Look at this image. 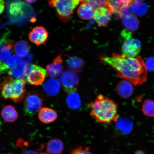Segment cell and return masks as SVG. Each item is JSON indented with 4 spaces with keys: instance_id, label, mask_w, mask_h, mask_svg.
Masks as SVG:
<instances>
[{
    "instance_id": "34",
    "label": "cell",
    "mask_w": 154,
    "mask_h": 154,
    "mask_svg": "<svg viewBox=\"0 0 154 154\" xmlns=\"http://www.w3.org/2000/svg\"><path fill=\"white\" fill-rule=\"evenodd\" d=\"M132 32L127 30H123L121 32V35L125 40L130 39L131 38Z\"/></svg>"
},
{
    "instance_id": "21",
    "label": "cell",
    "mask_w": 154,
    "mask_h": 154,
    "mask_svg": "<svg viewBox=\"0 0 154 154\" xmlns=\"http://www.w3.org/2000/svg\"><path fill=\"white\" fill-rule=\"evenodd\" d=\"M66 66L69 70L75 72H80L84 66V61L77 57H69L66 61Z\"/></svg>"
},
{
    "instance_id": "35",
    "label": "cell",
    "mask_w": 154,
    "mask_h": 154,
    "mask_svg": "<svg viewBox=\"0 0 154 154\" xmlns=\"http://www.w3.org/2000/svg\"><path fill=\"white\" fill-rule=\"evenodd\" d=\"M7 67L5 63L0 61V75L2 74L7 69Z\"/></svg>"
},
{
    "instance_id": "8",
    "label": "cell",
    "mask_w": 154,
    "mask_h": 154,
    "mask_svg": "<svg viewBox=\"0 0 154 154\" xmlns=\"http://www.w3.org/2000/svg\"><path fill=\"white\" fill-rule=\"evenodd\" d=\"M141 44L136 38L125 40L122 47V55L128 57H135L140 53Z\"/></svg>"
},
{
    "instance_id": "2",
    "label": "cell",
    "mask_w": 154,
    "mask_h": 154,
    "mask_svg": "<svg viewBox=\"0 0 154 154\" xmlns=\"http://www.w3.org/2000/svg\"><path fill=\"white\" fill-rule=\"evenodd\" d=\"M88 106L91 117L100 124L109 125L118 120V106L106 96L98 95Z\"/></svg>"
},
{
    "instance_id": "15",
    "label": "cell",
    "mask_w": 154,
    "mask_h": 154,
    "mask_svg": "<svg viewBox=\"0 0 154 154\" xmlns=\"http://www.w3.org/2000/svg\"><path fill=\"white\" fill-rule=\"evenodd\" d=\"M47 152L49 154H61L64 149L63 142L58 138H54L45 144Z\"/></svg>"
},
{
    "instance_id": "5",
    "label": "cell",
    "mask_w": 154,
    "mask_h": 154,
    "mask_svg": "<svg viewBox=\"0 0 154 154\" xmlns=\"http://www.w3.org/2000/svg\"><path fill=\"white\" fill-rule=\"evenodd\" d=\"M46 71L43 67L35 64H28L25 67L23 79L34 85L42 84L45 78Z\"/></svg>"
},
{
    "instance_id": "31",
    "label": "cell",
    "mask_w": 154,
    "mask_h": 154,
    "mask_svg": "<svg viewBox=\"0 0 154 154\" xmlns=\"http://www.w3.org/2000/svg\"><path fill=\"white\" fill-rule=\"evenodd\" d=\"M69 154H94L90 151L89 147L82 146L77 147L71 151Z\"/></svg>"
},
{
    "instance_id": "42",
    "label": "cell",
    "mask_w": 154,
    "mask_h": 154,
    "mask_svg": "<svg viewBox=\"0 0 154 154\" xmlns=\"http://www.w3.org/2000/svg\"></svg>"
},
{
    "instance_id": "38",
    "label": "cell",
    "mask_w": 154,
    "mask_h": 154,
    "mask_svg": "<svg viewBox=\"0 0 154 154\" xmlns=\"http://www.w3.org/2000/svg\"><path fill=\"white\" fill-rule=\"evenodd\" d=\"M26 1L28 3H32L35 2L37 0H26Z\"/></svg>"
},
{
    "instance_id": "28",
    "label": "cell",
    "mask_w": 154,
    "mask_h": 154,
    "mask_svg": "<svg viewBox=\"0 0 154 154\" xmlns=\"http://www.w3.org/2000/svg\"><path fill=\"white\" fill-rule=\"evenodd\" d=\"M141 110L144 115L149 117H154V102L148 99L144 101Z\"/></svg>"
},
{
    "instance_id": "30",
    "label": "cell",
    "mask_w": 154,
    "mask_h": 154,
    "mask_svg": "<svg viewBox=\"0 0 154 154\" xmlns=\"http://www.w3.org/2000/svg\"><path fill=\"white\" fill-rule=\"evenodd\" d=\"M22 59L16 55H13L11 56L5 63L8 69H12L16 66Z\"/></svg>"
},
{
    "instance_id": "7",
    "label": "cell",
    "mask_w": 154,
    "mask_h": 154,
    "mask_svg": "<svg viewBox=\"0 0 154 154\" xmlns=\"http://www.w3.org/2000/svg\"><path fill=\"white\" fill-rule=\"evenodd\" d=\"M59 82L63 89L67 93H74L78 89L79 78L75 72L70 70L65 71L61 75Z\"/></svg>"
},
{
    "instance_id": "40",
    "label": "cell",
    "mask_w": 154,
    "mask_h": 154,
    "mask_svg": "<svg viewBox=\"0 0 154 154\" xmlns=\"http://www.w3.org/2000/svg\"><path fill=\"white\" fill-rule=\"evenodd\" d=\"M115 154L111 153H110V154Z\"/></svg>"
},
{
    "instance_id": "27",
    "label": "cell",
    "mask_w": 154,
    "mask_h": 154,
    "mask_svg": "<svg viewBox=\"0 0 154 154\" xmlns=\"http://www.w3.org/2000/svg\"><path fill=\"white\" fill-rule=\"evenodd\" d=\"M66 103L68 106L71 109L79 108L81 105L79 95L75 92L69 94L66 98Z\"/></svg>"
},
{
    "instance_id": "3",
    "label": "cell",
    "mask_w": 154,
    "mask_h": 154,
    "mask_svg": "<svg viewBox=\"0 0 154 154\" xmlns=\"http://www.w3.org/2000/svg\"><path fill=\"white\" fill-rule=\"evenodd\" d=\"M26 82L23 79H14L7 76L3 82H0V91L5 100L10 99L15 102L22 100L26 92Z\"/></svg>"
},
{
    "instance_id": "33",
    "label": "cell",
    "mask_w": 154,
    "mask_h": 154,
    "mask_svg": "<svg viewBox=\"0 0 154 154\" xmlns=\"http://www.w3.org/2000/svg\"><path fill=\"white\" fill-rule=\"evenodd\" d=\"M145 65L147 70L149 71H154V57L149 58L146 61Z\"/></svg>"
},
{
    "instance_id": "20",
    "label": "cell",
    "mask_w": 154,
    "mask_h": 154,
    "mask_svg": "<svg viewBox=\"0 0 154 154\" xmlns=\"http://www.w3.org/2000/svg\"><path fill=\"white\" fill-rule=\"evenodd\" d=\"M94 8L88 3H83L77 10V13L80 18L85 20H88L94 17Z\"/></svg>"
},
{
    "instance_id": "9",
    "label": "cell",
    "mask_w": 154,
    "mask_h": 154,
    "mask_svg": "<svg viewBox=\"0 0 154 154\" xmlns=\"http://www.w3.org/2000/svg\"><path fill=\"white\" fill-rule=\"evenodd\" d=\"M49 34L43 26H37L32 29L29 34L31 42L37 45H45Z\"/></svg>"
},
{
    "instance_id": "14",
    "label": "cell",
    "mask_w": 154,
    "mask_h": 154,
    "mask_svg": "<svg viewBox=\"0 0 154 154\" xmlns=\"http://www.w3.org/2000/svg\"><path fill=\"white\" fill-rule=\"evenodd\" d=\"M38 117L42 122L50 124L54 122L57 118V114L54 109L48 107H43L40 109Z\"/></svg>"
},
{
    "instance_id": "41",
    "label": "cell",
    "mask_w": 154,
    "mask_h": 154,
    "mask_svg": "<svg viewBox=\"0 0 154 154\" xmlns=\"http://www.w3.org/2000/svg\"><path fill=\"white\" fill-rule=\"evenodd\" d=\"M1 122H0V125H1Z\"/></svg>"
},
{
    "instance_id": "36",
    "label": "cell",
    "mask_w": 154,
    "mask_h": 154,
    "mask_svg": "<svg viewBox=\"0 0 154 154\" xmlns=\"http://www.w3.org/2000/svg\"><path fill=\"white\" fill-rule=\"evenodd\" d=\"M5 9L4 0H0V15L3 12Z\"/></svg>"
},
{
    "instance_id": "12",
    "label": "cell",
    "mask_w": 154,
    "mask_h": 154,
    "mask_svg": "<svg viewBox=\"0 0 154 154\" xmlns=\"http://www.w3.org/2000/svg\"><path fill=\"white\" fill-rule=\"evenodd\" d=\"M116 90L118 95L124 99L129 98L134 92L131 83L125 80H121L117 84Z\"/></svg>"
},
{
    "instance_id": "19",
    "label": "cell",
    "mask_w": 154,
    "mask_h": 154,
    "mask_svg": "<svg viewBox=\"0 0 154 154\" xmlns=\"http://www.w3.org/2000/svg\"><path fill=\"white\" fill-rule=\"evenodd\" d=\"M1 115L4 120L8 122H14L18 118V113L13 106H5L2 109Z\"/></svg>"
},
{
    "instance_id": "23",
    "label": "cell",
    "mask_w": 154,
    "mask_h": 154,
    "mask_svg": "<svg viewBox=\"0 0 154 154\" xmlns=\"http://www.w3.org/2000/svg\"><path fill=\"white\" fill-rule=\"evenodd\" d=\"M117 128L121 133L127 134L131 132L133 126V123L131 119L125 117L117 121Z\"/></svg>"
},
{
    "instance_id": "10",
    "label": "cell",
    "mask_w": 154,
    "mask_h": 154,
    "mask_svg": "<svg viewBox=\"0 0 154 154\" xmlns=\"http://www.w3.org/2000/svg\"><path fill=\"white\" fill-rule=\"evenodd\" d=\"M111 11L108 7H101L95 9L94 18L98 26L105 27L111 20Z\"/></svg>"
},
{
    "instance_id": "32",
    "label": "cell",
    "mask_w": 154,
    "mask_h": 154,
    "mask_svg": "<svg viewBox=\"0 0 154 154\" xmlns=\"http://www.w3.org/2000/svg\"><path fill=\"white\" fill-rule=\"evenodd\" d=\"M44 145L42 146L39 149L35 150L32 149H23L21 154H49L45 152L42 151Z\"/></svg>"
},
{
    "instance_id": "26",
    "label": "cell",
    "mask_w": 154,
    "mask_h": 154,
    "mask_svg": "<svg viewBox=\"0 0 154 154\" xmlns=\"http://www.w3.org/2000/svg\"><path fill=\"white\" fill-rule=\"evenodd\" d=\"M25 4L21 1H15L11 3L9 6L10 14L14 17H18L23 14L24 12Z\"/></svg>"
},
{
    "instance_id": "39",
    "label": "cell",
    "mask_w": 154,
    "mask_h": 154,
    "mask_svg": "<svg viewBox=\"0 0 154 154\" xmlns=\"http://www.w3.org/2000/svg\"><path fill=\"white\" fill-rule=\"evenodd\" d=\"M13 154V153H7V154Z\"/></svg>"
},
{
    "instance_id": "22",
    "label": "cell",
    "mask_w": 154,
    "mask_h": 154,
    "mask_svg": "<svg viewBox=\"0 0 154 154\" xmlns=\"http://www.w3.org/2000/svg\"><path fill=\"white\" fill-rule=\"evenodd\" d=\"M131 5L132 12L136 16H143L147 12L148 5L143 0H135Z\"/></svg>"
},
{
    "instance_id": "4",
    "label": "cell",
    "mask_w": 154,
    "mask_h": 154,
    "mask_svg": "<svg viewBox=\"0 0 154 154\" xmlns=\"http://www.w3.org/2000/svg\"><path fill=\"white\" fill-rule=\"evenodd\" d=\"M50 6L54 9L58 17L63 23L70 20L80 0H48Z\"/></svg>"
},
{
    "instance_id": "18",
    "label": "cell",
    "mask_w": 154,
    "mask_h": 154,
    "mask_svg": "<svg viewBox=\"0 0 154 154\" xmlns=\"http://www.w3.org/2000/svg\"><path fill=\"white\" fill-rule=\"evenodd\" d=\"M123 23L126 30L133 32L138 29L140 22L136 15L131 14L123 18Z\"/></svg>"
},
{
    "instance_id": "24",
    "label": "cell",
    "mask_w": 154,
    "mask_h": 154,
    "mask_svg": "<svg viewBox=\"0 0 154 154\" xmlns=\"http://www.w3.org/2000/svg\"><path fill=\"white\" fill-rule=\"evenodd\" d=\"M29 44L25 40H20L15 43L14 45L15 52L19 57H24L30 51Z\"/></svg>"
},
{
    "instance_id": "25",
    "label": "cell",
    "mask_w": 154,
    "mask_h": 154,
    "mask_svg": "<svg viewBox=\"0 0 154 154\" xmlns=\"http://www.w3.org/2000/svg\"><path fill=\"white\" fill-rule=\"evenodd\" d=\"M26 63L23 59L19 61L16 66L8 70V74L11 77L16 79H20L23 77L25 67Z\"/></svg>"
},
{
    "instance_id": "13",
    "label": "cell",
    "mask_w": 154,
    "mask_h": 154,
    "mask_svg": "<svg viewBox=\"0 0 154 154\" xmlns=\"http://www.w3.org/2000/svg\"><path fill=\"white\" fill-rule=\"evenodd\" d=\"M13 46L12 41L8 39L6 36L2 38L0 40V60L6 61L11 56Z\"/></svg>"
},
{
    "instance_id": "11",
    "label": "cell",
    "mask_w": 154,
    "mask_h": 154,
    "mask_svg": "<svg viewBox=\"0 0 154 154\" xmlns=\"http://www.w3.org/2000/svg\"><path fill=\"white\" fill-rule=\"evenodd\" d=\"M63 60L60 55L55 57L53 62L46 67V71L48 75L52 78H56L61 75L63 70Z\"/></svg>"
},
{
    "instance_id": "1",
    "label": "cell",
    "mask_w": 154,
    "mask_h": 154,
    "mask_svg": "<svg viewBox=\"0 0 154 154\" xmlns=\"http://www.w3.org/2000/svg\"><path fill=\"white\" fill-rule=\"evenodd\" d=\"M100 59L114 69L119 78L134 86L141 85L147 80V70L141 57H128L114 53L110 57L102 56Z\"/></svg>"
},
{
    "instance_id": "37",
    "label": "cell",
    "mask_w": 154,
    "mask_h": 154,
    "mask_svg": "<svg viewBox=\"0 0 154 154\" xmlns=\"http://www.w3.org/2000/svg\"><path fill=\"white\" fill-rule=\"evenodd\" d=\"M134 154H145L143 151H140V150H138L135 152Z\"/></svg>"
},
{
    "instance_id": "6",
    "label": "cell",
    "mask_w": 154,
    "mask_h": 154,
    "mask_svg": "<svg viewBox=\"0 0 154 154\" xmlns=\"http://www.w3.org/2000/svg\"><path fill=\"white\" fill-rule=\"evenodd\" d=\"M44 103L43 96L38 92H28L25 97L24 110L27 115L35 114L41 108Z\"/></svg>"
},
{
    "instance_id": "29",
    "label": "cell",
    "mask_w": 154,
    "mask_h": 154,
    "mask_svg": "<svg viewBox=\"0 0 154 154\" xmlns=\"http://www.w3.org/2000/svg\"><path fill=\"white\" fill-rule=\"evenodd\" d=\"M82 3H88L92 6L94 8L101 7H107V0H80Z\"/></svg>"
},
{
    "instance_id": "17",
    "label": "cell",
    "mask_w": 154,
    "mask_h": 154,
    "mask_svg": "<svg viewBox=\"0 0 154 154\" xmlns=\"http://www.w3.org/2000/svg\"><path fill=\"white\" fill-rule=\"evenodd\" d=\"M60 84L58 80L54 78L49 79L43 85L44 91L48 95L55 96L57 95L60 90Z\"/></svg>"
},
{
    "instance_id": "16",
    "label": "cell",
    "mask_w": 154,
    "mask_h": 154,
    "mask_svg": "<svg viewBox=\"0 0 154 154\" xmlns=\"http://www.w3.org/2000/svg\"><path fill=\"white\" fill-rule=\"evenodd\" d=\"M135 0H107V7L110 9L112 14L117 16L120 10L122 8L131 4Z\"/></svg>"
}]
</instances>
